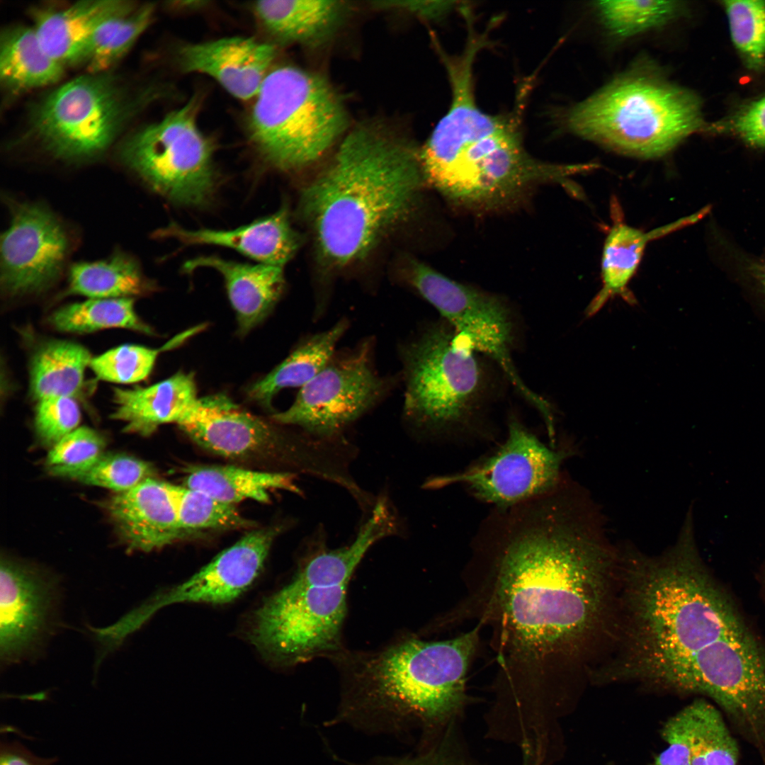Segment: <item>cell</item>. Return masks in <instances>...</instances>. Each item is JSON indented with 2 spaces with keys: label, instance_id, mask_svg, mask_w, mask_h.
<instances>
[{
  "label": "cell",
  "instance_id": "cell-33",
  "mask_svg": "<svg viewBox=\"0 0 765 765\" xmlns=\"http://www.w3.org/2000/svg\"><path fill=\"white\" fill-rule=\"evenodd\" d=\"M57 331L87 334L121 328L145 334L152 330L137 315L133 298L89 299L57 309L48 318Z\"/></svg>",
  "mask_w": 765,
  "mask_h": 765
},
{
  "label": "cell",
  "instance_id": "cell-43",
  "mask_svg": "<svg viewBox=\"0 0 765 765\" xmlns=\"http://www.w3.org/2000/svg\"><path fill=\"white\" fill-rule=\"evenodd\" d=\"M456 725L438 735L434 747L424 756L400 765H482L474 759L459 742Z\"/></svg>",
  "mask_w": 765,
  "mask_h": 765
},
{
  "label": "cell",
  "instance_id": "cell-31",
  "mask_svg": "<svg viewBox=\"0 0 765 765\" xmlns=\"http://www.w3.org/2000/svg\"><path fill=\"white\" fill-rule=\"evenodd\" d=\"M92 356L82 345L67 340L42 343L29 366L30 391L39 401L52 397L76 399L82 392L84 374Z\"/></svg>",
  "mask_w": 765,
  "mask_h": 765
},
{
  "label": "cell",
  "instance_id": "cell-39",
  "mask_svg": "<svg viewBox=\"0 0 765 765\" xmlns=\"http://www.w3.org/2000/svg\"><path fill=\"white\" fill-rule=\"evenodd\" d=\"M732 41L748 65L765 62V1H725Z\"/></svg>",
  "mask_w": 765,
  "mask_h": 765
},
{
  "label": "cell",
  "instance_id": "cell-37",
  "mask_svg": "<svg viewBox=\"0 0 765 765\" xmlns=\"http://www.w3.org/2000/svg\"><path fill=\"white\" fill-rule=\"evenodd\" d=\"M596 8L608 30L626 37L667 23L681 6L674 1H600Z\"/></svg>",
  "mask_w": 765,
  "mask_h": 765
},
{
  "label": "cell",
  "instance_id": "cell-28",
  "mask_svg": "<svg viewBox=\"0 0 765 765\" xmlns=\"http://www.w3.org/2000/svg\"><path fill=\"white\" fill-rule=\"evenodd\" d=\"M350 325L349 319L342 317L328 329L307 336L279 365L251 386L249 397L270 406L281 390L306 385L327 363Z\"/></svg>",
  "mask_w": 765,
  "mask_h": 765
},
{
  "label": "cell",
  "instance_id": "cell-9",
  "mask_svg": "<svg viewBox=\"0 0 765 765\" xmlns=\"http://www.w3.org/2000/svg\"><path fill=\"white\" fill-rule=\"evenodd\" d=\"M347 125L345 106L324 77L280 65L271 69L254 99L248 131L263 159L294 170L321 158Z\"/></svg>",
  "mask_w": 765,
  "mask_h": 765
},
{
  "label": "cell",
  "instance_id": "cell-8",
  "mask_svg": "<svg viewBox=\"0 0 765 765\" xmlns=\"http://www.w3.org/2000/svg\"><path fill=\"white\" fill-rule=\"evenodd\" d=\"M397 350L404 421L427 434L468 426L487 389L484 370L468 341L442 319L402 339Z\"/></svg>",
  "mask_w": 765,
  "mask_h": 765
},
{
  "label": "cell",
  "instance_id": "cell-38",
  "mask_svg": "<svg viewBox=\"0 0 765 765\" xmlns=\"http://www.w3.org/2000/svg\"><path fill=\"white\" fill-rule=\"evenodd\" d=\"M192 333L190 330L181 334L159 349L132 344L117 346L93 357L89 368L101 380L120 384L144 380L151 373L161 351L172 348Z\"/></svg>",
  "mask_w": 765,
  "mask_h": 765
},
{
  "label": "cell",
  "instance_id": "cell-32",
  "mask_svg": "<svg viewBox=\"0 0 765 765\" xmlns=\"http://www.w3.org/2000/svg\"><path fill=\"white\" fill-rule=\"evenodd\" d=\"M152 289L137 263L118 253L105 260L73 264L67 293L90 299L133 298Z\"/></svg>",
  "mask_w": 765,
  "mask_h": 765
},
{
  "label": "cell",
  "instance_id": "cell-18",
  "mask_svg": "<svg viewBox=\"0 0 765 765\" xmlns=\"http://www.w3.org/2000/svg\"><path fill=\"white\" fill-rule=\"evenodd\" d=\"M280 527L251 531L222 551L184 582L151 598L128 613L140 628L160 608L172 604H222L242 594L259 576Z\"/></svg>",
  "mask_w": 765,
  "mask_h": 765
},
{
  "label": "cell",
  "instance_id": "cell-3",
  "mask_svg": "<svg viewBox=\"0 0 765 765\" xmlns=\"http://www.w3.org/2000/svg\"><path fill=\"white\" fill-rule=\"evenodd\" d=\"M424 182L419 149L386 125H357L302 193L323 259L342 268L367 256L409 216Z\"/></svg>",
  "mask_w": 765,
  "mask_h": 765
},
{
  "label": "cell",
  "instance_id": "cell-25",
  "mask_svg": "<svg viewBox=\"0 0 765 765\" xmlns=\"http://www.w3.org/2000/svg\"><path fill=\"white\" fill-rule=\"evenodd\" d=\"M198 398L193 375L179 372L145 387L113 388L110 417L124 423L125 433L147 436L161 425L177 424Z\"/></svg>",
  "mask_w": 765,
  "mask_h": 765
},
{
  "label": "cell",
  "instance_id": "cell-10",
  "mask_svg": "<svg viewBox=\"0 0 765 765\" xmlns=\"http://www.w3.org/2000/svg\"><path fill=\"white\" fill-rule=\"evenodd\" d=\"M376 341L367 336L336 349L325 366L300 388L293 404L273 414L274 421L295 426L315 439L340 442L343 433L383 402L400 384L399 373L380 374Z\"/></svg>",
  "mask_w": 765,
  "mask_h": 765
},
{
  "label": "cell",
  "instance_id": "cell-44",
  "mask_svg": "<svg viewBox=\"0 0 765 765\" xmlns=\"http://www.w3.org/2000/svg\"><path fill=\"white\" fill-rule=\"evenodd\" d=\"M661 733L667 747L651 765H692L686 722L681 710L664 724Z\"/></svg>",
  "mask_w": 765,
  "mask_h": 765
},
{
  "label": "cell",
  "instance_id": "cell-21",
  "mask_svg": "<svg viewBox=\"0 0 765 765\" xmlns=\"http://www.w3.org/2000/svg\"><path fill=\"white\" fill-rule=\"evenodd\" d=\"M104 509L130 551L158 550L186 535L178 523L171 484L155 477L115 494Z\"/></svg>",
  "mask_w": 765,
  "mask_h": 765
},
{
  "label": "cell",
  "instance_id": "cell-30",
  "mask_svg": "<svg viewBox=\"0 0 765 765\" xmlns=\"http://www.w3.org/2000/svg\"><path fill=\"white\" fill-rule=\"evenodd\" d=\"M64 67L42 47L33 27H7L0 37V79L11 91H26L57 83Z\"/></svg>",
  "mask_w": 765,
  "mask_h": 765
},
{
  "label": "cell",
  "instance_id": "cell-13",
  "mask_svg": "<svg viewBox=\"0 0 765 765\" xmlns=\"http://www.w3.org/2000/svg\"><path fill=\"white\" fill-rule=\"evenodd\" d=\"M668 687L713 699L765 759V652L750 632L700 651Z\"/></svg>",
  "mask_w": 765,
  "mask_h": 765
},
{
  "label": "cell",
  "instance_id": "cell-35",
  "mask_svg": "<svg viewBox=\"0 0 765 765\" xmlns=\"http://www.w3.org/2000/svg\"><path fill=\"white\" fill-rule=\"evenodd\" d=\"M154 4L147 3L114 15L95 30L84 64L90 74L106 72L135 44L151 23Z\"/></svg>",
  "mask_w": 765,
  "mask_h": 765
},
{
  "label": "cell",
  "instance_id": "cell-12",
  "mask_svg": "<svg viewBox=\"0 0 765 765\" xmlns=\"http://www.w3.org/2000/svg\"><path fill=\"white\" fill-rule=\"evenodd\" d=\"M192 98L159 121L129 137L120 157L155 191L177 204L206 203L214 187L213 148L197 123Z\"/></svg>",
  "mask_w": 765,
  "mask_h": 765
},
{
  "label": "cell",
  "instance_id": "cell-6",
  "mask_svg": "<svg viewBox=\"0 0 765 765\" xmlns=\"http://www.w3.org/2000/svg\"><path fill=\"white\" fill-rule=\"evenodd\" d=\"M395 533L390 514L375 507L350 544L331 549L324 541L312 543L292 580L256 611L251 642L287 666L332 658L345 649L342 631L351 577L368 550Z\"/></svg>",
  "mask_w": 765,
  "mask_h": 765
},
{
  "label": "cell",
  "instance_id": "cell-46",
  "mask_svg": "<svg viewBox=\"0 0 765 765\" xmlns=\"http://www.w3.org/2000/svg\"><path fill=\"white\" fill-rule=\"evenodd\" d=\"M370 4L379 10L402 11L429 21L442 18L456 6L455 1H448L384 0Z\"/></svg>",
  "mask_w": 765,
  "mask_h": 765
},
{
  "label": "cell",
  "instance_id": "cell-40",
  "mask_svg": "<svg viewBox=\"0 0 765 765\" xmlns=\"http://www.w3.org/2000/svg\"><path fill=\"white\" fill-rule=\"evenodd\" d=\"M155 469L149 463L123 453H103L88 468L69 479L111 489L128 491L144 480L154 477Z\"/></svg>",
  "mask_w": 765,
  "mask_h": 765
},
{
  "label": "cell",
  "instance_id": "cell-27",
  "mask_svg": "<svg viewBox=\"0 0 765 765\" xmlns=\"http://www.w3.org/2000/svg\"><path fill=\"white\" fill-rule=\"evenodd\" d=\"M693 217L683 218L649 232L619 220L616 222L606 235L603 248L602 286L587 307L586 316L596 314L615 296H620L629 304H634L635 299L628 285L637 271L647 244L691 223L694 220Z\"/></svg>",
  "mask_w": 765,
  "mask_h": 765
},
{
  "label": "cell",
  "instance_id": "cell-16",
  "mask_svg": "<svg viewBox=\"0 0 765 765\" xmlns=\"http://www.w3.org/2000/svg\"><path fill=\"white\" fill-rule=\"evenodd\" d=\"M1 237V285L8 298L38 294L60 277L69 249L62 223L44 205L11 203Z\"/></svg>",
  "mask_w": 765,
  "mask_h": 765
},
{
  "label": "cell",
  "instance_id": "cell-26",
  "mask_svg": "<svg viewBox=\"0 0 765 765\" xmlns=\"http://www.w3.org/2000/svg\"><path fill=\"white\" fill-rule=\"evenodd\" d=\"M201 267L213 268L222 276L242 335L268 316L284 289L283 267L242 264L215 256H198L183 265L186 273Z\"/></svg>",
  "mask_w": 765,
  "mask_h": 765
},
{
  "label": "cell",
  "instance_id": "cell-5",
  "mask_svg": "<svg viewBox=\"0 0 765 765\" xmlns=\"http://www.w3.org/2000/svg\"><path fill=\"white\" fill-rule=\"evenodd\" d=\"M481 629L477 624L441 640L407 636L373 651L343 650L332 659L341 674L345 706L417 720L437 733L458 723Z\"/></svg>",
  "mask_w": 765,
  "mask_h": 765
},
{
  "label": "cell",
  "instance_id": "cell-29",
  "mask_svg": "<svg viewBox=\"0 0 765 765\" xmlns=\"http://www.w3.org/2000/svg\"><path fill=\"white\" fill-rule=\"evenodd\" d=\"M294 476L290 472L257 471L232 465H204L189 469L183 486L232 505L246 499L267 503L274 490L300 494Z\"/></svg>",
  "mask_w": 765,
  "mask_h": 765
},
{
  "label": "cell",
  "instance_id": "cell-19",
  "mask_svg": "<svg viewBox=\"0 0 765 765\" xmlns=\"http://www.w3.org/2000/svg\"><path fill=\"white\" fill-rule=\"evenodd\" d=\"M177 424L198 445L226 458H249L297 447L222 394L198 398Z\"/></svg>",
  "mask_w": 765,
  "mask_h": 765
},
{
  "label": "cell",
  "instance_id": "cell-7",
  "mask_svg": "<svg viewBox=\"0 0 765 765\" xmlns=\"http://www.w3.org/2000/svg\"><path fill=\"white\" fill-rule=\"evenodd\" d=\"M566 123L579 136L646 159L664 155L704 126L695 95L640 65L574 107Z\"/></svg>",
  "mask_w": 765,
  "mask_h": 765
},
{
  "label": "cell",
  "instance_id": "cell-42",
  "mask_svg": "<svg viewBox=\"0 0 765 765\" xmlns=\"http://www.w3.org/2000/svg\"><path fill=\"white\" fill-rule=\"evenodd\" d=\"M81 412L76 399L52 397L38 401L34 426L40 442L51 448L78 428Z\"/></svg>",
  "mask_w": 765,
  "mask_h": 765
},
{
  "label": "cell",
  "instance_id": "cell-47",
  "mask_svg": "<svg viewBox=\"0 0 765 765\" xmlns=\"http://www.w3.org/2000/svg\"><path fill=\"white\" fill-rule=\"evenodd\" d=\"M1 765H52L55 758H42L33 754L18 742H1Z\"/></svg>",
  "mask_w": 765,
  "mask_h": 765
},
{
  "label": "cell",
  "instance_id": "cell-17",
  "mask_svg": "<svg viewBox=\"0 0 765 765\" xmlns=\"http://www.w3.org/2000/svg\"><path fill=\"white\" fill-rule=\"evenodd\" d=\"M57 579L27 562L1 555L0 657L5 665L35 652L48 635L60 599Z\"/></svg>",
  "mask_w": 765,
  "mask_h": 765
},
{
  "label": "cell",
  "instance_id": "cell-22",
  "mask_svg": "<svg viewBox=\"0 0 765 765\" xmlns=\"http://www.w3.org/2000/svg\"><path fill=\"white\" fill-rule=\"evenodd\" d=\"M186 244H213L226 246L260 264L283 267L295 254L300 239L290 225L288 210L275 213L231 230H186L171 224L157 232Z\"/></svg>",
  "mask_w": 765,
  "mask_h": 765
},
{
  "label": "cell",
  "instance_id": "cell-48",
  "mask_svg": "<svg viewBox=\"0 0 765 765\" xmlns=\"http://www.w3.org/2000/svg\"><path fill=\"white\" fill-rule=\"evenodd\" d=\"M760 279H761V284H762L763 288H764V291H765V262L762 265V266L761 267Z\"/></svg>",
  "mask_w": 765,
  "mask_h": 765
},
{
  "label": "cell",
  "instance_id": "cell-36",
  "mask_svg": "<svg viewBox=\"0 0 765 765\" xmlns=\"http://www.w3.org/2000/svg\"><path fill=\"white\" fill-rule=\"evenodd\" d=\"M171 489L178 523L186 534L200 530L244 528L251 523L234 505L219 501L202 491L173 484Z\"/></svg>",
  "mask_w": 765,
  "mask_h": 765
},
{
  "label": "cell",
  "instance_id": "cell-11",
  "mask_svg": "<svg viewBox=\"0 0 765 765\" xmlns=\"http://www.w3.org/2000/svg\"><path fill=\"white\" fill-rule=\"evenodd\" d=\"M135 102L113 76L89 73L44 97L32 113L31 131L57 158L89 159L113 142L133 113Z\"/></svg>",
  "mask_w": 765,
  "mask_h": 765
},
{
  "label": "cell",
  "instance_id": "cell-23",
  "mask_svg": "<svg viewBox=\"0 0 765 765\" xmlns=\"http://www.w3.org/2000/svg\"><path fill=\"white\" fill-rule=\"evenodd\" d=\"M136 6L123 0L79 1L59 10H38L33 28L45 52L64 67L84 63L95 30L115 14Z\"/></svg>",
  "mask_w": 765,
  "mask_h": 765
},
{
  "label": "cell",
  "instance_id": "cell-45",
  "mask_svg": "<svg viewBox=\"0 0 765 765\" xmlns=\"http://www.w3.org/2000/svg\"><path fill=\"white\" fill-rule=\"evenodd\" d=\"M731 129L749 145L765 147V96L737 113Z\"/></svg>",
  "mask_w": 765,
  "mask_h": 765
},
{
  "label": "cell",
  "instance_id": "cell-34",
  "mask_svg": "<svg viewBox=\"0 0 765 765\" xmlns=\"http://www.w3.org/2000/svg\"><path fill=\"white\" fill-rule=\"evenodd\" d=\"M692 765H737L739 747L720 712L704 699L681 710Z\"/></svg>",
  "mask_w": 765,
  "mask_h": 765
},
{
  "label": "cell",
  "instance_id": "cell-2",
  "mask_svg": "<svg viewBox=\"0 0 765 765\" xmlns=\"http://www.w3.org/2000/svg\"><path fill=\"white\" fill-rule=\"evenodd\" d=\"M620 574L628 621L626 650L618 666L626 679L667 689L700 651L749 632L703 562L690 518L659 555L627 547Z\"/></svg>",
  "mask_w": 765,
  "mask_h": 765
},
{
  "label": "cell",
  "instance_id": "cell-20",
  "mask_svg": "<svg viewBox=\"0 0 765 765\" xmlns=\"http://www.w3.org/2000/svg\"><path fill=\"white\" fill-rule=\"evenodd\" d=\"M276 52L273 42L234 36L186 45L178 57L186 72L208 75L234 97L249 101L259 93Z\"/></svg>",
  "mask_w": 765,
  "mask_h": 765
},
{
  "label": "cell",
  "instance_id": "cell-4",
  "mask_svg": "<svg viewBox=\"0 0 765 765\" xmlns=\"http://www.w3.org/2000/svg\"><path fill=\"white\" fill-rule=\"evenodd\" d=\"M473 64L465 57L446 64L450 104L419 148L426 183L454 207L487 213L515 208L535 187L566 183L585 171L584 165L548 163L528 153L517 110L482 111L475 96Z\"/></svg>",
  "mask_w": 765,
  "mask_h": 765
},
{
  "label": "cell",
  "instance_id": "cell-15",
  "mask_svg": "<svg viewBox=\"0 0 765 765\" xmlns=\"http://www.w3.org/2000/svg\"><path fill=\"white\" fill-rule=\"evenodd\" d=\"M404 278L476 352L494 360L523 397L537 409L544 406L545 400L528 387L514 366L511 355L514 322L503 299L458 282L416 260L411 261Z\"/></svg>",
  "mask_w": 765,
  "mask_h": 765
},
{
  "label": "cell",
  "instance_id": "cell-24",
  "mask_svg": "<svg viewBox=\"0 0 765 765\" xmlns=\"http://www.w3.org/2000/svg\"><path fill=\"white\" fill-rule=\"evenodd\" d=\"M351 7L344 1L265 0L253 2L251 11L273 40L317 47L337 32Z\"/></svg>",
  "mask_w": 765,
  "mask_h": 765
},
{
  "label": "cell",
  "instance_id": "cell-1",
  "mask_svg": "<svg viewBox=\"0 0 765 765\" xmlns=\"http://www.w3.org/2000/svg\"><path fill=\"white\" fill-rule=\"evenodd\" d=\"M465 571L466 595L440 621L476 620L492 633V713L534 730L564 702L562 672L601 625L619 553L601 516L562 494L499 511Z\"/></svg>",
  "mask_w": 765,
  "mask_h": 765
},
{
  "label": "cell",
  "instance_id": "cell-41",
  "mask_svg": "<svg viewBox=\"0 0 765 765\" xmlns=\"http://www.w3.org/2000/svg\"><path fill=\"white\" fill-rule=\"evenodd\" d=\"M105 438L96 430L80 426L53 446L46 458L52 475L69 479L104 453Z\"/></svg>",
  "mask_w": 765,
  "mask_h": 765
},
{
  "label": "cell",
  "instance_id": "cell-14",
  "mask_svg": "<svg viewBox=\"0 0 765 765\" xmlns=\"http://www.w3.org/2000/svg\"><path fill=\"white\" fill-rule=\"evenodd\" d=\"M574 448L548 447L516 419L493 453L465 470L433 477L426 488L460 484L476 499L507 509L554 492L564 483L561 467Z\"/></svg>",
  "mask_w": 765,
  "mask_h": 765
}]
</instances>
